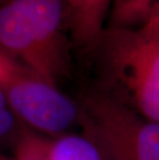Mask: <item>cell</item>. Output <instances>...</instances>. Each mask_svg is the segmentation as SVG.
<instances>
[{
	"instance_id": "cell-1",
	"label": "cell",
	"mask_w": 159,
	"mask_h": 160,
	"mask_svg": "<svg viewBox=\"0 0 159 160\" xmlns=\"http://www.w3.org/2000/svg\"><path fill=\"white\" fill-rule=\"evenodd\" d=\"M98 88L143 117L159 122V23L106 27L95 47Z\"/></svg>"
},
{
	"instance_id": "cell-2",
	"label": "cell",
	"mask_w": 159,
	"mask_h": 160,
	"mask_svg": "<svg viewBox=\"0 0 159 160\" xmlns=\"http://www.w3.org/2000/svg\"><path fill=\"white\" fill-rule=\"evenodd\" d=\"M64 0H12L0 8V45L53 86L68 69Z\"/></svg>"
},
{
	"instance_id": "cell-3",
	"label": "cell",
	"mask_w": 159,
	"mask_h": 160,
	"mask_svg": "<svg viewBox=\"0 0 159 160\" xmlns=\"http://www.w3.org/2000/svg\"><path fill=\"white\" fill-rule=\"evenodd\" d=\"M79 124L111 160H159V122L94 89L77 102Z\"/></svg>"
},
{
	"instance_id": "cell-4",
	"label": "cell",
	"mask_w": 159,
	"mask_h": 160,
	"mask_svg": "<svg viewBox=\"0 0 159 160\" xmlns=\"http://www.w3.org/2000/svg\"><path fill=\"white\" fill-rule=\"evenodd\" d=\"M0 87L13 114L40 133L58 137L79 123V104L3 52Z\"/></svg>"
},
{
	"instance_id": "cell-5",
	"label": "cell",
	"mask_w": 159,
	"mask_h": 160,
	"mask_svg": "<svg viewBox=\"0 0 159 160\" xmlns=\"http://www.w3.org/2000/svg\"><path fill=\"white\" fill-rule=\"evenodd\" d=\"M113 0H64L65 27L77 48L91 51L106 29Z\"/></svg>"
},
{
	"instance_id": "cell-6",
	"label": "cell",
	"mask_w": 159,
	"mask_h": 160,
	"mask_svg": "<svg viewBox=\"0 0 159 160\" xmlns=\"http://www.w3.org/2000/svg\"><path fill=\"white\" fill-rule=\"evenodd\" d=\"M51 160H111L86 134H61L50 138Z\"/></svg>"
},
{
	"instance_id": "cell-7",
	"label": "cell",
	"mask_w": 159,
	"mask_h": 160,
	"mask_svg": "<svg viewBox=\"0 0 159 160\" xmlns=\"http://www.w3.org/2000/svg\"><path fill=\"white\" fill-rule=\"evenodd\" d=\"M158 0H113L106 27L135 28L150 17Z\"/></svg>"
},
{
	"instance_id": "cell-8",
	"label": "cell",
	"mask_w": 159,
	"mask_h": 160,
	"mask_svg": "<svg viewBox=\"0 0 159 160\" xmlns=\"http://www.w3.org/2000/svg\"><path fill=\"white\" fill-rule=\"evenodd\" d=\"M9 160H51L50 138L29 129H22Z\"/></svg>"
},
{
	"instance_id": "cell-9",
	"label": "cell",
	"mask_w": 159,
	"mask_h": 160,
	"mask_svg": "<svg viewBox=\"0 0 159 160\" xmlns=\"http://www.w3.org/2000/svg\"><path fill=\"white\" fill-rule=\"evenodd\" d=\"M15 116L4 92L0 87V138L5 137L12 131L16 124Z\"/></svg>"
},
{
	"instance_id": "cell-10",
	"label": "cell",
	"mask_w": 159,
	"mask_h": 160,
	"mask_svg": "<svg viewBox=\"0 0 159 160\" xmlns=\"http://www.w3.org/2000/svg\"><path fill=\"white\" fill-rule=\"evenodd\" d=\"M150 17H153V18L159 23V0L156 2V4L154 5V8H153V9H152V12H151Z\"/></svg>"
},
{
	"instance_id": "cell-11",
	"label": "cell",
	"mask_w": 159,
	"mask_h": 160,
	"mask_svg": "<svg viewBox=\"0 0 159 160\" xmlns=\"http://www.w3.org/2000/svg\"><path fill=\"white\" fill-rule=\"evenodd\" d=\"M0 160H9V158H5V157H2V156H0Z\"/></svg>"
},
{
	"instance_id": "cell-12",
	"label": "cell",
	"mask_w": 159,
	"mask_h": 160,
	"mask_svg": "<svg viewBox=\"0 0 159 160\" xmlns=\"http://www.w3.org/2000/svg\"><path fill=\"white\" fill-rule=\"evenodd\" d=\"M0 53H1V51H0Z\"/></svg>"
}]
</instances>
